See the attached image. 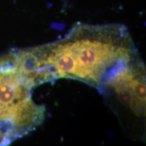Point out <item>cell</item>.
Wrapping results in <instances>:
<instances>
[{
  "instance_id": "6da1fadb",
  "label": "cell",
  "mask_w": 146,
  "mask_h": 146,
  "mask_svg": "<svg viewBox=\"0 0 146 146\" xmlns=\"http://www.w3.org/2000/svg\"><path fill=\"white\" fill-rule=\"evenodd\" d=\"M16 58L18 74L33 88L71 78L101 91L115 74L139 57L124 25L78 23L62 39L16 51Z\"/></svg>"
},
{
  "instance_id": "7a4b0ae2",
  "label": "cell",
  "mask_w": 146,
  "mask_h": 146,
  "mask_svg": "<svg viewBox=\"0 0 146 146\" xmlns=\"http://www.w3.org/2000/svg\"><path fill=\"white\" fill-rule=\"evenodd\" d=\"M32 89L17 72L0 71V137L3 145L29 134L44 120L45 108L35 103Z\"/></svg>"
}]
</instances>
